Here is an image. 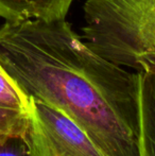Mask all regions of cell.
<instances>
[{
    "label": "cell",
    "mask_w": 155,
    "mask_h": 156,
    "mask_svg": "<svg viewBox=\"0 0 155 156\" xmlns=\"http://www.w3.org/2000/svg\"><path fill=\"white\" fill-rule=\"evenodd\" d=\"M136 72L138 156H155V56L143 58Z\"/></svg>",
    "instance_id": "4"
},
{
    "label": "cell",
    "mask_w": 155,
    "mask_h": 156,
    "mask_svg": "<svg viewBox=\"0 0 155 156\" xmlns=\"http://www.w3.org/2000/svg\"><path fill=\"white\" fill-rule=\"evenodd\" d=\"M83 41L93 51L138 71L155 56V0H85Z\"/></svg>",
    "instance_id": "2"
},
{
    "label": "cell",
    "mask_w": 155,
    "mask_h": 156,
    "mask_svg": "<svg viewBox=\"0 0 155 156\" xmlns=\"http://www.w3.org/2000/svg\"><path fill=\"white\" fill-rule=\"evenodd\" d=\"M28 117L27 136L32 156H105L62 109L30 98Z\"/></svg>",
    "instance_id": "3"
},
{
    "label": "cell",
    "mask_w": 155,
    "mask_h": 156,
    "mask_svg": "<svg viewBox=\"0 0 155 156\" xmlns=\"http://www.w3.org/2000/svg\"><path fill=\"white\" fill-rule=\"evenodd\" d=\"M28 127V113L0 104V135H26Z\"/></svg>",
    "instance_id": "7"
},
{
    "label": "cell",
    "mask_w": 155,
    "mask_h": 156,
    "mask_svg": "<svg viewBox=\"0 0 155 156\" xmlns=\"http://www.w3.org/2000/svg\"><path fill=\"white\" fill-rule=\"evenodd\" d=\"M0 64L30 98L62 109L105 156H138V78L90 49L66 19L5 21Z\"/></svg>",
    "instance_id": "1"
},
{
    "label": "cell",
    "mask_w": 155,
    "mask_h": 156,
    "mask_svg": "<svg viewBox=\"0 0 155 156\" xmlns=\"http://www.w3.org/2000/svg\"><path fill=\"white\" fill-rule=\"evenodd\" d=\"M0 136H2V135H0Z\"/></svg>",
    "instance_id": "9"
},
{
    "label": "cell",
    "mask_w": 155,
    "mask_h": 156,
    "mask_svg": "<svg viewBox=\"0 0 155 156\" xmlns=\"http://www.w3.org/2000/svg\"><path fill=\"white\" fill-rule=\"evenodd\" d=\"M0 156H32L27 134L0 136Z\"/></svg>",
    "instance_id": "8"
},
{
    "label": "cell",
    "mask_w": 155,
    "mask_h": 156,
    "mask_svg": "<svg viewBox=\"0 0 155 156\" xmlns=\"http://www.w3.org/2000/svg\"><path fill=\"white\" fill-rule=\"evenodd\" d=\"M73 0H0V17L5 21L65 19Z\"/></svg>",
    "instance_id": "5"
},
{
    "label": "cell",
    "mask_w": 155,
    "mask_h": 156,
    "mask_svg": "<svg viewBox=\"0 0 155 156\" xmlns=\"http://www.w3.org/2000/svg\"><path fill=\"white\" fill-rule=\"evenodd\" d=\"M0 104L19 109L25 113L29 112L30 98L14 82L0 64Z\"/></svg>",
    "instance_id": "6"
}]
</instances>
